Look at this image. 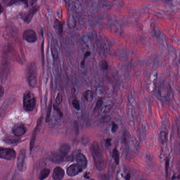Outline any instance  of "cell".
<instances>
[{
    "instance_id": "1",
    "label": "cell",
    "mask_w": 180,
    "mask_h": 180,
    "mask_svg": "<svg viewBox=\"0 0 180 180\" xmlns=\"http://www.w3.org/2000/svg\"><path fill=\"white\" fill-rule=\"evenodd\" d=\"M91 151L93 157L96 168L99 171H102L106 168L107 161L103 156L100 145L98 142L94 141L91 147Z\"/></svg>"
},
{
    "instance_id": "2",
    "label": "cell",
    "mask_w": 180,
    "mask_h": 180,
    "mask_svg": "<svg viewBox=\"0 0 180 180\" xmlns=\"http://www.w3.org/2000/svg\"><path fill=\"white\" fill-rule=\"evenodd\" d=\"M23 105L24 109L26 111H32L34 110L36 105V99L31 92L27 91L24 94Z\"/></svg>"
},
{
    "instance_id": "3",
    "label": "cell",
    "mask_w": 180,
    "mask_h": 180,
    "mask_svg": "<svg viewBox=\"0 0 180 180\" xmlns=\"http://www.w3.org/2000/svg\"><path fill=\"white\" fill-rule=\"evenodd\" d=\"M28 80L29 85L32 87H35L36 81V65L34 62L30 63L28 70Z\"/></svg>"
},
{
    "instance_id": "4",
    "label": "cell",
    "mask_w": 180,
    "mask_h": 180,
    "mask_svg": "<svg viewBox=\"0 0 180 180\" xmlns=\"http://www.w3.org/2000/svg\"><path fill=\"white\" fill-rule=\"evenodd\" d=\"M22 38L26 41L30 43L35 42L37 40L36 33L33 29L30 28L26 29L22 34Z\"/></svg>"
},
{
    "instance_id": "5",
    "label": "cell",
    "mask_w": 180,
    "mask_h": 180,
    "mask_svg": "<svg viewBox=\"0 0 180 180\" xmlns=\"http://www.w3.org/2000/svg\"><path fill=\"white\" fill-rule=\"evenodd\" d=\"M0 156L1 158L7 160L14 159L16 156L15 151L11 148H3L0 150Z\"/></svg>"
},
{
    "instance_id": "6",
    "label": "cell",
    "mask_w": 180,
    "mask_h": 180,
    "mask_svg": "<svg viewBox=\"0 0 180 180\" xmlns=\"http://www.w3.org/2000/svg\"><path fill=\"white\" fill-rule=\"evenodd\" d=\"M39 8H40L39 5H35L25 14H23V15L22 14V17L23 20L26 23H29L31 22L32 18L33 17L34 15L39 10Z\"/></svg>"
},
{
    "instance_id": "7",
    "label": "cell",
    "mask_w": 180,
    "mask_h": 180,
    "mask_svg": "<svg viewBox=\"0 0 180 180\" xmlns=\"http://www.w3.org/2000/svg\"><path fill=\"white\" fill-rule=\"evenodd\" d=\"M25 157V151L22 149L19 152L17 159V167L20 171H22L23 170Z\"/></svg>"
},
{
    "instance_id": "8",
    "label": "cell",
    "mask_w": 180,
    "mask_h": 180,
    "mask_svg": "<svg viewBox=\"0 0 180 180\" xmlns=\"http://www.w3.org/2000/svg\"><path fill=\"white\" fill-rule=\"evenodd\" d=\"M27 129L22 124H19L16 125L13 127L12 131L16 137H20L23 135L26 132Z\"/></svg>"
},
{
    "instance_id": "9",
    "label": "cell",
    "mask_w": 180,
    "mask_h": 180,
    "mask_svg": "<svg viewBox=\"0 0 180 180\" xmlns=\"http://www.w3.org/2000/svg\"><path fill=\"white\" fill-rule=\"evenodd\" d=\"M82 168L77 164H73L67 169V173L71 177L75 176L82 171Z\"/></svg>"
},
{
    "instance_id": "10",
    "label": "cell",
    "mask_w": 180,
    "mask_h": 180,
    "mask_svg": "<svg viewBox=\"0 0 180 180\" xmlns=\"http://www.w3.org/2000/svg\"><path fill=\"white\" fill-rule=\"evenodd\" d=\"M76 160L77 164L82 169H84L87 168L88 165V161L86 157L82 153L77 154L76 157Z\"/></svg>"
},
{
    "instance_id": "11",
    "label": "cell",
    "mask_w": 180,
    "mask_h": 180,
    "mask_svg": "<svg viewBox=\"0 0 180 180\" xmlns=\"http://www.w3.org/2000/svg\"><path fill=\"white\" fill-rule=\"evenodd\" d=\"M65 175V172L62 168L59 167L55 168L53 171L52 178L54 180H61Z\"/></svg>"
},
{
    "instance_id": "12",
    "label": "cell",
    "mask_w": 180,
    "mask_h": 180,
    "mask_svg": "<svg viewBox=\"0 0 180 180\" xmlns=\"http://www.w3.org/2000/svg\"><path fill=\"white\" fill-rule=\"evenodd\" d=\"M54 27L58 35L62 37L64 31V27L62 22L58 19H55L54 23Z\"/></svg>"
},
{
    "instance_id": "13",
    "label": "cell",
    "mask_w": 180,
    "mask_h": 180,
    "mask_svg": "<svg viewBox=\"0 0 180 180\" xmlns=\"http://www.w3.org/2000/svg\"><path fill=\"white\" fill-rule=\"evenodd\" d=\"M71 147L68 143H64L61 145L59 148V152L62 155L66 156L70 150Z\"/></svg>"
},
{
    "instance_id": "14",
    "label": "cell",
    "mask_w": 180,
    "mask_h": 180,
    "mask_svg": "<svg viewBox=\"0 0 180 180\" xmlns=\"http://www.w3.org/2000/svg\"><path fill=\"white\" fill-rule=\"evenodd\" d=\"M65 157L59 152L57 153L53 154L52 155L51 158L53 162L58 163V162H61L62 160H63Z\"/></svg>"
},
{
    "instance_id": "15",
    "label": "cell",
    "mask_w": 180,
    "mask_h": 180,
    "mask_svg": "<svg viewBox=\"0 0 180 180\" xmlns=\"http://www.w3.org/2000/svg\"><path fill=\"white\" fill-rule=\"evenodd\" d=\"M84 98L88 102H92L93 100V94L91 90H87L83 93Z\"/></svg>"
},
{
    "instance_id": "16",
    "label": "cell",
    "mask_w": 180,
    "mask_h": 180,
    "mask_svg": "<svg viewBox=\"0 0 180 180\" xmlns=\"http://www.w3.org/2000/svg\"><path fill=\"white\" fill-rule=\"evenodd\" d=\"M41 119H40V120H39V122H38V123H38V124H37V128H36V129H35L33 135V137H32V139H31V142H30V150L32 151V149H33L34 146L35 142L36 139V134H37L38 126H39V125L41 123Z\"/></svg>"
},
{
    "instance_id": "17",
    "label": "cell",
    "mask_w": 180,
    "mask_h": 180,
    "mask_svg": "<svg viewBox=\"0 0 180 180\" xmlns=\"http://www.w3.org/2000/svg\"><path fill=\"white\" fill-rule=\"evenodd\" d=\"M50 170L47 168H45L42 170L40 173L39 178L40 180H43L46 179L49 174Z\"/></svg>"
},
{
    "instance_id": "18",
    "label": "cell",
    "mask_w": 180,
    "mask_h": 180,
    "mask_svg": "<svg viewBox=\"0 0 180 180\" xmlns=\"http://www.w3.org/2000/svg\"><path fill=\"white\" fill-rule=\"evenodd\" d=\"M112 157L113 158L116 164L118 165L119 163V153L118 151L116 148L114 149L112 152Z\"/></svg>"
},
{
    "instance_id": "19",
    "label": "cell",
    "mask_w": 180,
    "mask_h": 180,
    "mask_svg": "<svg viewBox=\"0 0 180 180\" xmlns=\"http://www.w3.org/2000/svg\"><path fill=\"white\" fill-rule=\"evenodd\" d=\"M99 66L102 70H106L108 68V64L106 61L102 60L100 62Z\"/></svg>"
},
{
    "instance_id": "20",
    "label": "cell",
    "mask_w": 180,
    "mask_h": 180,
    "mask_svg": "<svg viewBox=\"0 0 180 180\" xmlns=\"http://www.w3.org/2000/svg\"><path fill=\"white\" fill-rule=\"evenodd\" d=\"M160 140L162 143H164L166 141L167 138V134L164 131H162L160 132Z\"/></svg>"
},
{
    "instance_id": "21",
    "label": "cell",
    "mask_w": 180,
    "mask_h": 180,
    "mask_svg": "<svg viewBox=\"0 0 180 180\" xmlns=\"http://www.w3.org/2000/svg\"><path fill=\"white\" fill-rule=\"evenodd\" d=\"M52 101H51V102L50 103L49 105L48 108V112H47V115H46V121L47 122H49V120L50 118V114L51 113V108H52Z\"/></svg>"
},
{
    "instance_id": "22",
    "label": "cell",
    "mask_w": 180,
    "mask_h": 180,
    "mask_svg": "<svg viewBox=\"0 0 180 180\" xmlns=\"http://www.w3.org/2000/svg\"><path fill=\"white\" fill-rule=\"evenodd\" d=\"M102 104H103V101L102 99L101 98L99 99L97 101L96 106L94 108L95 110H98L102 106Z\"/></svg>"
},
{
    "instance_id": "23",
    "label": "cell",
    "mask_w": 180,
    "mask_h": 180,
    "mask_svg": "<svg viewBox=\"0 0 180 180\" xmlns=\"http://www.w3.org/2000/svg\"><path fill=\"white\" fill-rule=\"evenodd\" d=\"M118 129V126L117 124H116L114 122H112L111 131L112 133H115L117 131Z\"/></svg>"
},
{
    "instance_id": "24",
    "label": "cell",
    "mask_w": 180,
    "mask_h": 180,
    "mask_svg": "<svg viewBox=\"0 0 180 180\" xmlns=\"http://www.w3.org/2000/svg\"><path fill=\"white\" fill-rule=\"evenodd\" d=\"M91 55V52L89 51H86V52H85L84 56L83 59V60L81 61V66H84V65H85V59Z\"/></svg>"
},
{
    "instance_id": "25",
    "label": "cell",
    "mask_w": 180,
    "mask_h": 180,
    "mask_svg": "<svg viewBox=\"0 0 180 180\" xmlns=\"http://www.w3.org/2000/svg\"><path fill=\"white\" fill-rule=\"evenodd\" d=\"M72 104L73 106L76 110H79L80 109V104L78 101L76 100H74L72 102Z\"/></svg>"
},
{
    "instance_id": "26",
    "label": "cell",
    "mask_w": 180,
    "mask_h": 180,
    "mask_svg": "<svg viewBox=\"0 0 180 180\" xmlns=\"http://www.w3.org/2000/svg\"><path fill=\"white\" fill-rule=\"evenodd\" d=\"M62 101V95L60 93H59L57 95L56 98V102L57 104L59 105Z\"/></svg>"
},
{
    "instance_id": "27",
    "label": "cell",
    "mask_w": 180,
    "mask_h": 180,
    "mask_svg": "<svg viewBox=\"0 0 180 180\" xmlns=\"http://www.w3.org/2000/svg\"><path fill=\"white\" fill-rule=\"evenodd\" d=\"M111 117L109 116H105L103 117L101 119V121L103 123H106L110 121Z\"/></svg>"
},
{
    "instance_id": "28",
    "label": "cell",
    "mask_w": 180,
    "mask_h": 180,
    "mask_svg": "<svg viewBox=\"0 0 180 180\" xmlns=\"http://www.w3.org/2000/svg\"><path fill=\"white\" fill-rule=\"evenodd\" d=\"M6 141L8 142L9 143H14L15 142L17 141V140L15 139V138L12 137H10V138L8 137V138L6 139Z\"/></svg>"
},
{
    "instance_id": "29",
    "label": "cell",
    "mask_w": 180,
    "mask_h": 180,
    "mask_svg": "<svg viewBox=\"0 0 180 180\" xmlns=\"http://www.w3.org/2000/svg\"><path fill=\"white\" fill-rule=\"evenodd\" d=\"M41 49L42 57V61L43 62V63L44 61V41H43V43H42L41 45Z\"/></svg>"
},
{
    "instance_id": "30",
    "label": "cell",
    "mask_w": 180,
    "mask_h": 180,
    "mask_svg": "<svg viewBox=\"0 0 180 180\" xmlns=\"http://www.w3.org/2000/svg\"><path fill=\"white\" fill-rule=\"evenodd\" d=\"M0 96H1V98H2V96H3L4 95V88L3 87L2 85L1 86V90H0Z\"/></svg>"
},
{
    "instance_id": "31",
    "label": "cell",
    "mask_w": 180,
    "mask_h": 180,
    "mask_svg": "<svg viewBox=\"0 0 180 180\" xmlns=\"http://www.w3.org/2000/svg\"><path fill=\"white\" fill-rule=\"evenodd\" d=\"M111 139H107L106 140V144L108 146H109L111 145Z\"/></svg>"
},
{
    "instance_id": "32",
    "label": "cell",
    "mask_w": 180,
    "mask_h": 180,
    "mask_svg": "<svg viewBox=\"0 0 180 180\" xmlns=\"http://www.w3.org/2000/svg\"><path fill=\"white\" fill-rule=\"evenodd\" d=\"M19 2V1H10V2H9V3L8 4V5H7V6H11V5H13V4H14L16 3L17 2Z\"/></svg>"
},
{
    "instance_id": "33",
    "label": "cell",
    "mask_w": 180,
    "mask_h": 180,
    "mask_svg": "<svg viewBox=\"0 0 180 180\" xmlns=\"http://www.w3.org/2000/svg\"><path fill=\"white\" fill-rule=\"evenodd\" d=\"M74 123V126L75 128L76 131V132L78 133V131H79V130H78V124H77V122H75V123Z\"/></svg>"
},
{
    "instance_id": "34",
    "label": "cell",
    "mask_w": 180,
    "mask_h": 180,
    "mask_svg": "<svg viewBox=\"0 0 180 180\" xmlns=\"http://www.w3.org/2000/svg\"><path fill=\"white\" fill-rule=\"evenodd\" d=\"M177 135L180 138V126L178 127V129H177Z\"/></svg>"
},
{
    "instance_id": "35",
    "label": "cell",
    "mask_w": 180,
    "mask_h": 180,
    "mask_svg": "<svg viewBox=\"0 0 180 180\" xmlns=\"http://www.w3.org/2000/svg\"><path fill=\"white\" fill-rule=\"evenodd\" d=\"M100 179H102V180H105L106 179V175L103 174V175H100Z\"/></svg>"
},
{
    "instance_id": "36",
    "label": "cell",
    "mask_w": 180,
    "mask_h": 180,
    "mask_svg": "<svg viewBox=\"0 0 180 180\" xmlns=\"http://www.w3.org/2000/svg\"><path fill=\"white\" fill-rule=\"evenodd\" d=\"M130 178H131V175L129 174H128L126 175V180H130Z\"/></svg>"
},
{
    "instance_id": "37",
    "label": "cell",
    "mask_w": 180,
    "mask_h": 180,
    "mask_svg": "<svg viewBox=\"0 0 180 180\" xmlns=\"http://www.w3.org/2000/svg\"><path fill=\"white\" fill-rule=\"evenodd\" d=\"M0 5H1V7H0V8H1V9H0V12H1V13H2V12H3V7H2V6L1 4Z\"/></svg>"
},
{
    "instance_id": "38",
    "label": "cell",
    "mask_w": 180,
    "mask_h": 180,
    "mask_svg": "<svg viewBox=\"0 0 180 180\" xmlns=\"http://www.w3.org/2000/svg\"><path fill=\"white\" fill-rule=\"evenodd\" d=\"M90 180H95L94 179H90Z\"/></svg>"
}]
</instances>
